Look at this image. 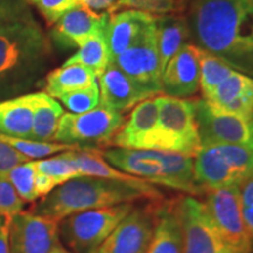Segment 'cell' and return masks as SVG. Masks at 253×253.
I'll list each match as a JSON object with an SVG mask.
<instances>
[{"mask_svg":"<svg viewBox=\"0 0 253 253\" xmlns=\"http://www.w3.org/2000/svg\"><path fill=\"white\" fill-rule=\"evenodd\" d=\"M49 25L55 24L66 12L80 4V0H30Z\"/></svg>","mask_w":253,"mask_h":253,"instance_id":"d6a6232c","label":"cell"},{"mask_svg":"<svg viewBox=\"0 0 253 253\" xmlns=\"http://www.w3.org/2000/svg\"><path fill=\"white\" fill-rule=\"evenodd\" d=\"M106 28V27H104ZM110 62V56L107 47L106 39H104V30L94 34L81 47L74 55L71 56L62 66L68 65H82L84 67L94 71L96 77L106 69Z\"/></svg>","mask_w":253,"mask_h":253,"instance_id":"d4e9b609","label":"cell"},{"mask_svg":"<svg viewBox=\"0 0 253 253\" xmlns=\"http://www.w3.org/2000/svg\"><path fill=\"white\" fill-rule=\"evenodd\" d=\"M204 204L226 248L232 253H252L253 240L243 217L239 185L209 190Z\"/></svg>","mask_w":253,"mask_h":253,"instance_id":"9c48e42d","label":"cell"},{"mask_svg":"<svg viewBox=\"0 0 253 253\" xmlns=\"http://www.w3.org/2000/svg\"><path fill=\"white\" fill-rule=\"evenodd\" d=\"M63 106L73 114H82L96 108L100 104V88L97 82L90 87L67 93L59 97Z\"/></svg>","mask_w":253,"mask_h":253,"instance_id":"4dcf8cb0","label":"cell"},{"mask_svg":"<svg viewBox=\"0 0 253 253\" xmlns=\"http://www.w3.org/2000/svg\"><path fill=\"white\" fill-rule=\"evenodd\" d=\"M109 17L95 13L79 4L56 21L50 34L56 45L62 48L81 47L90 37L104 30Z\"/></svg>","mask_w":253,"mask_h":253,"instance_id":"2e32d148","label":"cell"},{"mask_svg":"<svg viewBox=\"0 0 253 253\" xmlns=\"http://www.w3.org/2000/svg\"><path fill=\"white\" fill-rule=\"evenodd\" d=\"M158 120L143 149H160L195 157L201 149L194 101L158 96Z\"/></svg>","mask_w":253,"mask_h":253,"instance_id":"5b68a950","label":"cell"},{"mask_svg":"<svg viewBox=\"0 0 253 253\" xmlns=\"http://www.w3.org/2000/svg\"><path fill=\"white\" fill-rule=\"evenodd\" d=\"M201 147L238 144L253 148V115L251 118L225 113L205 99L194 100Z\"/></svg>","mask_w":253,"mask_h":253,"instance_id":"30bf717a","label":"cell"},{"mask_svg":"<svg viewBox=\"0 0 253 253\" xmlns=\"http://www.w3.org/2000/svg\"><path fill=\"white\" fill-rule=\"evenodd\" d=\"M158 120V100L145 99L135 106L125 126L113 136L110 144L126 149H143L144 142L151 134Z\"/></svg>","mask_w":253,"mask_h":253,"instance_id":"d6986e66","label":"cell"},{"mask_svg":"<svg viewBox=\"0 0 253 253\" xmlns=\"http://www.w3.org/2000/svg\"><path fill=\"white\" fill-rule=\"evenodd\" d=\"M253 88V78L244 75L243 73L233 71L225 80L218 84L216 89L205 99L213 107L220 109L227 103L248 93Z\"/></svg>","mask_w":253,"mask_h":253,"instance_id":"83f0119b","label":"cell"},{"mask_svg":"<svg viewBox=\"0 0 253 253\" xmlns=\"http://www.w3.org/2000/svg\"><path fill=\"white\" fill-rule=\"evenodd\" d=\"M243 217H244L246 229H248L250 236L253 240V205L243 208Z\"/></svg>","mask_w":253,"mask_h":253,"instance_id":"60d3db41","label":"cell"},{"mask_svg":"<svg viewBox=\"0 0 253 253\" xmlns=\"http://www.w3.org/2000/svg\"><path fill=\"white\" fill-rule=\"evenodd\" d=\"M101 155L113 167L150 184L178 190L190 196L204 194L195 179L191 156L169 150L126 148L106 149Z\"/></svg>","mask_w":253,"mask_h":253,"instance_id":"277c9868","label":"cell"},{"mask_svg":"<svg viewBox=\"0 0 253 253\" xmlns=\"http://www.w3.org/2000/svg\"><path fill=\"white\" fill-rule=\"evenodd\" d=\"M239 192L243 208L253 205V173L240 183Z\"/></svg>","mask_w":253,"mask_h":253,"instance_id":"f35d334b","label":"cell"},{"mask_svg":"<svg viewBox=\"0 0 253 253\" xmlns=\"http://www.w3.org/2000/svg\"><path fill=\"white\" fill-rule=\"evenodd\" d=\"M123 125L122 113L99 104L82 114L66 113L59 121L54 141L79 149H97L110 144L113 136Z\"/></svg>","mask_w":253,"mask_h":253,"instance_id":"ba28073f","label":"cell"},{"mask_svg":"<svg viewBox=\"0 0 253 253\" xmlns=\"http://www.w3.org/2000/svg\"><path fill=\"white\" fill-rule=\"evenodd\" d=\"M34 94L0 101V132L31 140Z\"/></svg>","mask_w":253,"mask_h":253,"instance_id":"44dd1931","label":"cell"},{"mask_svg":"<svg viewBox=\"0 0 253 253\" xmlns=\"http://www.w3.org/2000/svg\"><path fill=\"white\" fill-rule=\"evenodd\" d=\"M194 171L204 192L239 185L253 173V148L238 144L201 147L194 160Z\"/></svg>","mask_w":253,"mask_h":253,"instance_id":"8992f818","label":"cell"},{"mask_svg":"<svg viewBox=\"0 0 253 253\" xmlns=\"http://www.w3.org/2000/svg\"><path fill=\"white\" fill-rule=\"evenodd\" d=\"M191 32L199 48L253 77V0H196Z\"/></svg>","mask_w":253,"mask_h":253,"instance_id":"6da1fadb","label":"cell"},{"mask_svg":"<svg viewBox=\"0 0 253 253\" xmlns=\"http://www.w3.org/2000/svg\"><path fill=\"white\" fill-rule=\"evenodd\" d=\"M59 221L27 211L8 218L9 253H49L59 242Z\"/></svg>","mask_w":253,"mask_h":253,"instance_id":"5bb4252c","label":"cell"},{"mask_svg":"<svg viewBox=\"0 0 253 253\" xmlns=\"http://www.w3.org/2000/svg\"><path fill=\"white\" fill-rule=\"evenodd\" d=\"M154 23V15L137 9H126L110 15L104 28L110 61L128 49Z\"/></svg>","mask_w":253,"mask_h":253,"instance_id":"e0dca14e","label":"cell"},{"mask_svg":"<svg viewBox=\"0 0 253 253\" xmlns=\"http://www.w3.org/2000/svg\"><path fill=\"white\" fill-rule=\"evenodd\" d=\"M37 172L43 173L58 188L73 178L81 177L77 163L73 157V150L63 151L54 157L36 161Z\"/></svg>","mask_w":253,"mask_h":253,"instance_id":"484cf974","label":"cell"},{"mask_svg":"<svg viewBox=\"0 0 253 253\" xmlns=\"http://www.w3.org/2000/svg\"><path fill=\"white\" fill-rule=\"evenodd\" d=\"M220 110L225 113L233 114V115L243 116V118H251L253 115V88L248 93L227 103Z\"/></svg>","mask_w":253,"mask_h":253,"instance_id":"8d00e7d4","label":"cell"},{"mask_svg":"<svg viewBox=\"0 0 253 253\" xmlns=\"http://www.w3.org/2000/svg\"><path fill=\"white\" fill-rule=\"evenodd\" d=\"M25 202L6 177H0V217L11 218L23 211Z\"/></svg>","mask_w":253,"mask_h":253,"instance_id":"1f68e13d","label":"cell"},{"mask_svg":"<svg viewBox=\"0 0 253 253\" xmlns=\"http://www.w3.org/2000/svg\"><path fill=\"white\" fill-rule=\"evenodd\" d=\"M80 4L97 14L112 15L122 7L123 0H80Z\"/></svg>","mask_w":253,"mask_h":253,"instance_id":"74e56055","label":"cell"},{"mask_svg":"<svg viewBox=\"0 0 253 253\" xmlns=\"http://www.w3.org/2000/svg\"><path fill=\"white\" fill-rule=\"evenodd\" d=\"M155 24L158 58L161 71L163 73L168 62L185 45V41L189 38V25L183 17L169 14L155 17Z\"/></svg>","mask_w":253,"mask_h":253,"instance_id":"7402d4cb","label":"cell"},{"mask_svg":"<svg viewBox=\"0 0 253 253\" xmlns=\"http://www.w3.org/2000/svg\"><path fill=\"white\" fill-rule=\"evenodd\" d=\"M123 6L153 14H169L179 11L181 4L177 0H123Z\"/></svg>","mask_w":253,"mask_h":253,"instance_id":"836d02e7","label":"cell"},{"mask_svg":"<svg viewBox=\"0 0 253 253\" xmlns=\"http://www.w3.org/2000/svg\"><path fill=\"white\" fill-rule=\"evenodd\" d=\"M181 221L184 253H232L209 216L204 202L195 196H186L176 204Z\"/></svg>","mask_w":253,"mask_h":253,"instance_id":"7c38bea8","label":"cell"},{"mask_svg":"<svg viewBox=\"0 0 253 253\" xmlns=\"http://www.w3.org/2000/svg\"><path fill=\"white\" fill-rule=\"evenodd\" d=\"M63 109L54 97L46 93H36L33 100V126L31 140L52 142L58 129Z\"/></svg>","mask_w":253,"mask_h":253,"instance_id":"603a6c76","label":"cell"},{"mask_svg":"<svg viewBox=\"0 0 253 253\" xmlns=\"http://www.w3.org/2000/svg\"><path fill=\"white\" fill-rule=\"evenodd\" d=\"M110 62L115 63L150 97L162 93V71L158 58L155 23L128 49Z\"/></svg>","mask_w":253,"mask_h":253,"instance_id":"8fae6325","label":"cell"},{"mask_svg":"<svg viewBox=\"0 0 253 253\" xmlns=\"http://www.w3.org/2000/svg\"><path fill=\"white\" fill-rule=\"evenodd\" d=\"M199 65H201L199 84L204 99H208L218 84H220L233 72V68H231L226 62L217 58L216 55L203 49H201Z\"/></svg>","mask_w":253,"mask_h":253,"instance_id":"f1b7e54d","label":"cell"},{"mask_svg":"<svg viewBox=\"0 0 253 253\" xmlns=\"http://www.w3.org/2000/svg\"><path fill=\"white\" fill-rule=\"evenodd\" d=\"M49 55V40L33 17L0 26V96L32 86Z\"/></svg>","mask_w":253,"mask_h":253,"instance_id":"3957f363","label":"cell"},{"mask_svg":"<svg viewBox=\"0 0 253 253\" xmlns=\"http://www.w3.org/2000/svg\"><path fill=\"white\" fill-rule=\"evenodd\" d=\"M36 161H27L18 164L6 175V178L11 182L19 197L24 202H34L38 199L36 192Z\"/></svg>","mask_w":253,"mask_h":253,"instance_id":"f546056e","label":"cell"},{"mask_svg":"<svg viewBox=\"0 0 253 253\" xmlns=\"http://www.w3.org/2000/svg\"><path fill=\"white\" fill-rule=\"evenodd\" d=\"M0 253H9L8 248V218L0 227Z\"/></svg>","mask_w":253,"mask_h":253,"instance_id":"ab89813d","label":"cell"},{"mask_svg":"<svg viewBox=\"0 0 253 253\" xmlns=\"http://www.w3.org/2000/svg\"><path fill=\"white\" fill-rule=\"evenodd\" d=\"M100 103L122 113L132 108L149 95L126 77L114 62H109L99 75Z\"/></svg>","mask_w":253,"mask_h":253,"instance_id":"ac0fdd59","label":"cell"},{"mask_svg":"<svg viewBox=\"0 0 253 253\" xmlns=\"http://www.w3.org/2000/svg\"><path fill=\"white\" fill-rule=\"evenodd\" d=\"M49 253H73V252H71V251H69V250L66 249L65 246H63L61 243H60V240H59V242L56 243L54 246H53V249L50 250Z\"/></svg>","mask_w":253,"mask_h":253,"instance_id":"b9f144b4","label":"cell"},{"mask_svg":"<svg viewBox=\"0 0 253 253\" xmlns=\"http://www.w3.org/2000/svg\"><path fill=\"white\" fill-rule=\"evenodd\" d=\"M148 253H184L176 204H163L155 210V226Z\"/></svg>","mask_w":253,"mask_h":253,"instance_id":"ffe728a7","label":"cell"},{"mask_svg":"<svg viewBox=\"0 0 253 253\" xmlns=\"http://www.w3.org/2000/svg\"><path fill=\"white\" fill-rule=\"evenodd\" d=\"M199 59L201 48L185 43L162 73V93L178 99L194 95L199 88Z\"/></svg>","mask_w":253,"mask_h":253,"instance_id":"9a60e30c","label":"cell"},{"mask_svg":"<svg viewBox=\"0 0 253 253\" xmlns=\"http://www.w3.org/2000/svg\"><path fill=\"white\" fill-rule=\"evenodd\" d=\"M163 195L150 183L123 182L81 176L55 188L31 209V212L60 221L71 214L108 208L138 199H161Z\"/></svg>","mask_w":253,"mask_h":253,"instance_id":"7a4b0ae2","label":"cell"},{"mask_svg":"<svg viewBox=\"0 0 253 253\" xmlns=\"http://www.w3.org/2000/svg\"><path fill=\"white\" fill-rule=\"evenodd\" d=\"M5 219H6V218H5ZM5 219H4V218H2V217H0V227H1L2 224L5 223Z\"/></svg>","mask_w":253,"mask_h":253,"instance_id":"7bdbcfd3","label":"cell"},{"mask_svg":"<svg viewBox=\"0 0 253 253\" xmlns=\"http://www.w3.org/2000/svg\"><path fill=\"white\" fill-rule=\"evenodd\" d=\"M27 161L30 160L24 155L17 153L11 147L0 142V177H6L14 167Z\"/></svg>","mask_w":253,"mask_h":253,"instance_id":"d590c367","label":"cell"},{"mask_svg":"<svg viewBox=\"0 0 253 253\" xmlns=\"http://www.w3.org/2000/svg\"><path fill=\"white\" fill-rule=\"evenodd\" d=\"M134 203L95 209L71 214L59 221V240L73 253H95Z\"/></svg>","mask_w":253,"mask_h":253,"instance_id":"52a82bcc","label":"cell"},{"mask_svg":"<svg viewBox=\"0 0 253 253\" xmlns=\"http://www.w3.org/2000/svg\"><path fill=\"white\" fill-rule=\"evenodd\" d=\"M32 17L27 2L24 0H0V26Z\"/></svg>","mask_w":253,"mask_h":253,"instance_id":"e575fe53","label":"cell"},{"mask_svg":"<svg viewBox=\"0 0 253 253\" xmlns=\"http://www.w3.org/2000/svg\"><path fill=\"white\" fill-rule=\"evenodd\" d=\"M0 142L4 143L17 153L24 155L28 160H38V158H43L50 155L63 151L75 150L79 148L71 144L56 143V142H38L33 140H27V138L14 137L0 132Z\"/></svg>","mask_w":253,"mask_h":253,"instance_id":"4316f807","label":"cell"},{"mask_svg":"<svg viewBox=\"0 0 253 253\" xmlns=\"http://www.w3.org/2000/svg\"><path fill=\"white\" fill-rule=\"evenodd\" d=\"M96 78L94 71L82 65L62 66L47 75L46 94L59 99L67 93L90 87L96 82Z\"/></svg>","mask_w":253,"mask_h":253,"instance_id":"cb8c5ba5","label":"cell"},{"mask_svg":"<svg viewBox=\"0 0 253 253\" xmlns=\"http://www.w3.org/2000/svg\"><path fill=\"white\" fill-rule=\"evenodd\" d=\"M155 210L153 205H134L95 253H148L155 226Z\"/></svg>","mask_w":253,"mask_h":253,"instance_id":"4fadbf2b","label":"cell"}]
</instances>
